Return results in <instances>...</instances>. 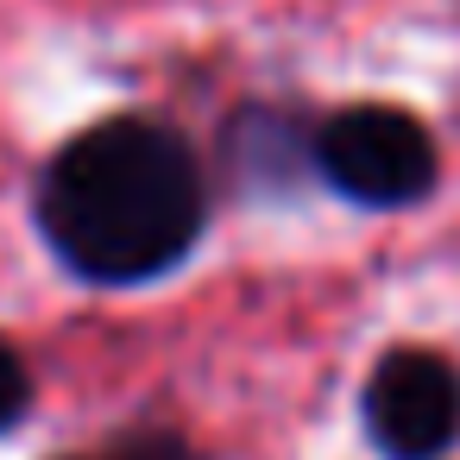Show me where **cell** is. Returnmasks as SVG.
Wrapping results in <instances>:
<instances>
[{
    "label": "cell",
    "instance_id": "obj_2",
    "mask_svg": "<svg viewBox=\"0 0 460 460\" xmlns=\"http://www.w3.org/2000/svg\"><path fill=\"white\" fill-rule=\"evenodd\" d=\"M309 164L353 208H410L441 177L429 127L403 108H385V102H359V108L328 114L309 133Z\"/></svg>",
    "mask_w": 460,
    "mask_h": 460
},
{
    "label": "cell",
    "instance_id": "obj_5",
    "mask_svg": "<svg viewBox=\"0 0 460 460\" xmlns=\"http://www.w3.org/2000/svg\"><path fill=\"white\" fill-rule=\"evenodd\" d=\"M114 460H196L177 435H164V429H146V435H127L120 447H114Z\"/></svg>",
    "mask_w": 460,
    "mask_h": 460
},
{
    "label": "cell",
    "instance_id": "obj_3",
    "mask_svg": "<svg viewBox=\"0 0 460 460\" xmlns=\"http://www.w3.org/2000/svg\"><path fill=\"white\" fill-rule=\"evenodd\" d=\"M359 416L385 460H435L460 441V372L429 347H391L359 391Z\"/></svg>",
    "mask_w": 460,
    "mask_h": 460
},
{
    "label": "cell",
    "instance_id": "obj_4",
    "mask_svg": "<svg viewBox=\"0 0 460 460\" xmlns=\"http://www.w3.org/2000/svg\"><path fill=\"white\" fill-rule=\"evenodd\" d=\"M26 410H32V372H26V359L13 353V341L0 334V435H7Z\"/></svg>",
    "mask_w": 460,
    "mask_h": 460
},
{
    "label": "cell",
    "instance_id": "obj_1",
    "mask_svg": "<svg viewBox=\"0 0 460 460\" xmlns=\"http://www.w3.org/2000/svg\"><path fill=\"white\" fill-rule=\"evenodd\" d=\"M51 259L102 290L171 278L208 227V177L190 139L146 114H114L64 139L32 190Z\"/></svg>",
    "mask_w": 460,
    "mask_h": 460
}]
</instances>
